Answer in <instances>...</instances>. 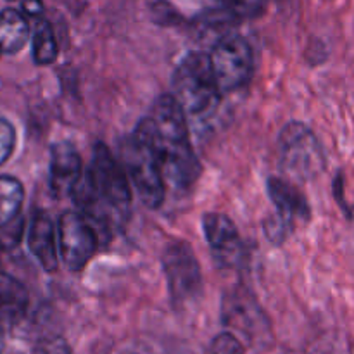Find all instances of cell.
Instances as JSON below:
<instances>
[{
	"label": "cell",
	"instance_id": "3957f363",
	"mask_svg": "<svg viewBox=\"0 0 354 354\" xmlns=\"http://www.w3.org/2000/svg\"><path fill=\"white\" fill-rule=\"evenodd\" d=\"M173 97L187 114L203 116L220 104L221 90L211 68L209 54L189 52L173 71Z\"/></svg>",
	"mask_w": 354,
	"mask_h": 354
},
{
	"label": "cell",
	"instance_id": "ba28073f",
	"mask_svg": "<svg viewBox=\"0 0 354 354\" xmlns=\"http://www.w3.org/2000/svg\"><path fill=\"white\" fill-rule=\"evenodd\" d=\"M162 270L175 304L196 301L203 292V273L194 249L187 242L169 244L162 252Z\"/></svg>",
	"mask_w": 354,
	"mask_h": 354
},
{
	"label": "cell",
	"instance_id": "5bb4252c",
	"mask_svg": "<svg viewBox=\"0 0 354 354\" xmlns=\"http://www.w3.org/2000/svg\"><path fill=\"white\" fill-rule=\"evenodd\" d=\"M31 52H33V61L37 66H50L57 61V38H55L52 24L44 17H38L37 23H35Z\"/></svg>",
	"mask_w": 354,
	"mask_h": 354
},
{
	"label": "cell",
	"instance_id": "9a60e30c",
	"mask_svg": "<svg viewBox=\"0 0 354 354\" xmlns=\"http://www.w3.org/2000/svg\"><path fill=\"white\" fill-rule=\"evenodd\" d=\"M23 203V183L10 175L0 176V228L17 220Z\"/></svg>",
	"mask_w": 354,
	"mask_h": 354
},
{
	"label": "cell",
	"instance_id": "ffe728a7",
	"mask_svg": "<svg viewBox=\"0 0 354 354\" xmlns=\"http://www.w3.org/2000/svg\"><path fill=\"white\" fill-rule=\"evenodd\" d=\"M35 354H73V351L62 337H47L38 342Z\"/></svg>",
	"mask_w": 354,
	"mask_h": 354
},
{
	"label": "cell",
	"instance_id": "30bf717a",
	"mask_svg": "<svg viewBox=\"0 0 354 354\" xmlns=\"http://www.w3.org/2000/svg\"><path fill=\"white\" fill-rule=\"evenodd\" d=\"M50 190L55 197H71L83 176V162L69 142H57L50 149Z\"/></svg>",
	"mask_w": 354,
	"mask_h": 354
},
{
	"label": "cell",
	"instance_id": "7a4b0ae2",
	"mask_svg": "<svg viewBox=\"0 0 354 354\" xmlns=\"http://www.w3.org/2000/svg\"><path fill=\"white\" fill-rule=\"evenodd\" d=\"M71 199L106 239L109 232L123 227L130 216V182L124 168L102 142L93 145L92 162L73 190Z\"/></svg>",
	"mask_w": 354,
	"mask_h": 354
},
{
	"label": "cell",
	"instance_id": "8992f818",
	"mask_svg": "<svg viewBox=\"0 0 354 354\" xmlns=\"http://www.w3.org/2000/svg\"><path fill=\"white\" fill-rule=\"evenodd\" d=\"M211 68L221 93L235 92L248 85L254 73V54L245 38L223 37L209 52Z\"/></svg>",
	"mask_w": 354,
	"mask_h": 354
},
{
	"label": "cell",
	"instance_id": "ac0fdd59",
	"mask_svg": "<svg viewBox=\"0 0 354 354\" xmlns=\"http://www.w3.org/2000/svg\"><path fill=\"white\" fill-rule=\"evenodd\" d=\"M16 149V128L6 118H0V166L9 161Z\"/></svg>",
	"mask_w": 354,
	"mask_h": 354
},
{
	"label": "cell",
	"instance_id": "44dd1931",
	"mask_svg": "<svg viewBox=\"0 0 354 354\" xmlns=\"http://www.w3.org/2000/svg\"><path fill=\"white\" fill-rule=\"evenodd\" d=\"M23 14L28 17L38 19L44 14V2L41 0H23Z\"/></svg>",
	"mask_w": 354,
	"mask_h": 354
},
{
	"label": "cell",
	"instance_id": "4fadbf2b",
	"mask_svg": "<svg viewBox=\"0 0 354 354\" xmlns=\"http://www.w3.org/2000/svg\"><path fill=\"white\" fill-rule=\"evenodd\" d=\"M30 40V24L21 10L3 9L0 12V52L17 54Z\"/></svg>",
	"mask_w": 354,
	"mask_h": 354
},
{
	"label": "cell",
	"instance_id": "e0dca14e",
	"mask_svg": "<svg viewBox=\"0 0 354 354\" xmlns=\"http://www.w3.org/2000/svg\"><path fill=\"white\" fill-rule=\"evenodd\" d=\"M220 9L234 19H254L266 9L268 0H218Z\"/></svg>",
	"mask_w": 354,
	"mask_h": 354
},
{
	"label": "cell",
	"instance_id": "6da1fadb",
	"mask_svg": "<svg viewBox=\"0 0 354 354\" xmlns=\"http://www.w3.org/2000/svg\"><path fill=\"white\" fill-rule=\"evenodd\" d=\"M133 131L152 145L169 185L185 190L199 180L203 166L190 142L187 113L173 93L159 95Z\"/></svg>",
	"mask_w": 354,
	"mask_h": 354
},
{
	"label": "cell",
	"instance_id": "9c48e42d",
	"mask_svg": "<svg viewBox=\"0 0 354 354\" xmlns=\"http://www.w3.org/2000/svg\"><path fill=\"white\" fill-rule=\"evenodd\" d=\"M203 230L216 265L221 268L237 265L244 245L234 221L227 214L207 213L203 216Z\"/></svg>",
	"mask_w": 354,
	"mask_h": 354
},
{
	"label": "cell",
	"instance_id": "d6986e66",
	"mask_svg": "<svg viewBox=\"0 0 354 354\" xmlns=\"http://www.w3.org/2000/svg\"><path fill=\"white\" fill-rule=\"evenodd\" d=\"M211 351H213V354H244L245 349L239 342V339L234 337V334L223 332V334L214 337L213 344H211Z\"/></svg>",
	"mask_w": 354,
	"mask_h": 354
},
{
	"label": "cell",
	"instance_id": "7402d4cb",
	"mask_svg": "<svg viewBox=\"0 0 354 354\" xmlns=\"http://www.w3.org/2000/svg\"><path fill=\"white\" fill-rule=\"evenodd\" d=\"M3 349V334H2V325H0V353Z\"/></svg>",
	"mask_w": 354,
	"mask_h": 354
},
{
	"label": "cell",
	"instance_id": "52a82bcc",
	"mask_svg": "<svg viewBox=\"0 0 354 354\" xmlns=\"http://www.w3.org/2000/svg\"><path fill=\"white\" fill-rule=\"evenodd\" d=\"M57 241L66 268L78 273L88 265L99 249V232L82 211H64L57 223Z\"/></svg>",
	"mask_w": 354,
	"mask_h": 354
},
{
	"label": "cell",
	"instance_id": "277c9868",
	"mask_svg": "<svg viewBox=\"0 0 354 354\" xmlns=\"http://www.w3.org/2000/svg\"><path fill=\"white\" fill-rule=\"evenodd\" d=\"M121 159L144 206L158 209L165 201L166 178L152 145L133 131L121 145Z\"/></svg>",
	"mask_w": 354,
	"mask_h": 354
},
{
	"label": "cell",
	"instance_id": "603a6c76",
	"mask_svg": "<svg viewBox=\"0 0 354 354\" xmlns=\"http://www.w3.org/2000/svg\"><path fill=\"white\" fill-rule=\"evenodd\" d=\"M0 54H2V52H0Z\"/></svg>",
	"mask_w": 354,
	"mask_h": 354
},
{
	"label": "cell",
	"instance_id": "2e32d148",
	"mask_svg": "<svg viewBox=\"0 0 354 354\" xmlns=\"http://www.w3.org/2000/svg\"><path fill=\"white\" fill-rule=\"evenodd\" d=\"M28 304V290L7 273H0V315L17 317Z\"/></svg>",
	"mask_w": 354,
	"mask_h": 354
},
{
	"label": "cell",
	"instance_id": "7c38bea8",
	"mask_svg": "<svg viewBox=\"0 0 354 354\" xmlns=\"http://www.w3.org/2000/svg\"><path fill=\"white\" fill-rule=\"evenodd\" d=\"M266 190L275 204L277 216L283 221L289 228L294 227L296 221H308L311 216L310 204H308L304 194L294 185L290 180L272 176L266 183Z\"/></svg>",
	"mask_w": 354,
	"mask_h": 354
},
{
	"label": "cell",
	"instance_id": "8fae6325",
	"mask_svg": "<svg viewBox=\"0 0 354 354\" xmlns=\"http://www.w3.org/2000/svg\"><path fill=\"white\" fill-rule=\"evenodd\" d=\"M57 228L45 211H37L28 228V249L47 273L59 268Z\"/></svg>",
	"mask_w": 354,
	"mask_h": 354
},
{
	"label": "cell",
	"instance_id": "5b68a950",
	"mask_svg": "<svg viewBox=\"0 0 354 354\" xmlns=\"http://www.w3.org/2000/svg\"><path fill=\"white\" fill-rule=\"evenodd\" d=\"M280 166L290 180L310 182L324 169L322 145L313 131L299 121L286 124L277 142Z\"/></svg>",
	"mask_w": 354,
	"mask_h": 354
}]
</instances>
